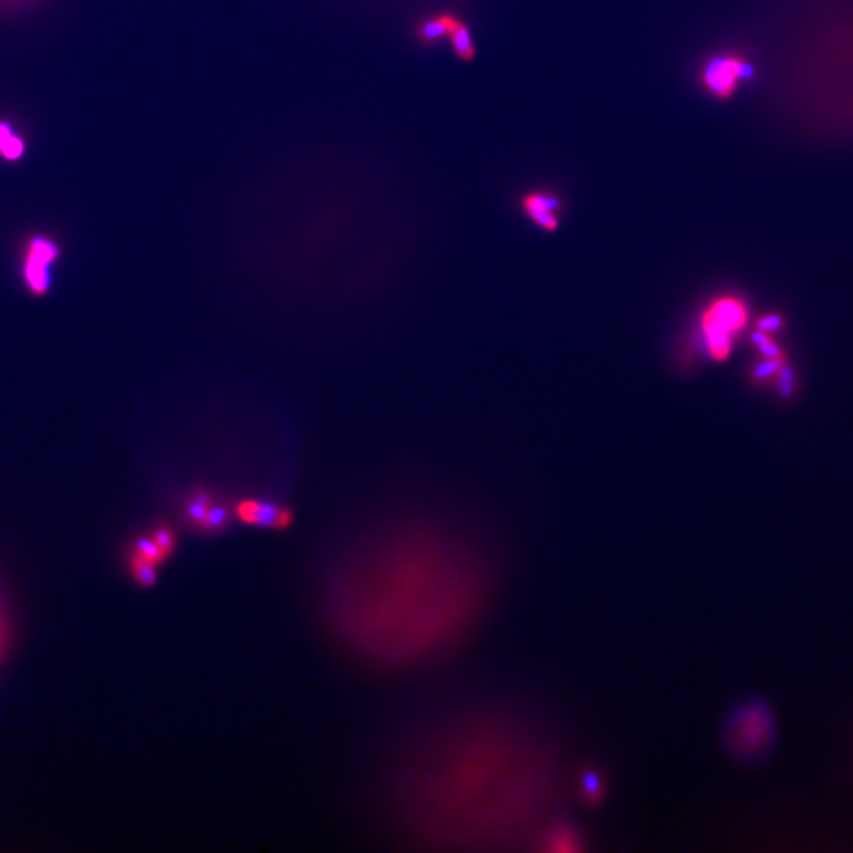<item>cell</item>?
Instances as JSON below:
<instances>
[{
  "label": "cell",
  "instance_id": "1",
  "mask_svg": "<svg viewBox=\"0 0 853 853\" xmlns=\"http://www.w3.org/2000/svg\"><path fill=\"white\" fill-rule=\"evenodd\" d=\"M724 738L735 759L745 763L763 762L778 746L777 712L762 699L741 701L727 719Z\"/></svg>",
  "mask_w": 853,
  "mask_h": 853
},
{
  "label": "cell",
  "instance_id": "2",
  "mask_svg": "<svg viewBox=\"0 0 853 853\" xmlns=\"http://www.w3.org/2000/svg\"><path fill=\"white\" fill-rule=\"evenodd\" d=\"M748 323L749 306L740 295L722 294L711 299L699 316V334L710 361L716 364L729 361Z\"/></svg>",
  "mask_w": 853,
  "mask_h": 853
},
{
  "label": "cell",
  "instance_id": "3",
  "mask_svg": "<svg viewBox=\"0 0 853 853\" xmlns=\"http://www.w3.org/2000/svg\"><path fill=\"white\" fill-rule=\"evenodd\" d=\"M756 66L748 55L737 50L718 51L708 55L697 72V81L705 94L718 102L734 98L738 89L755 80Z\"/></svg>",
  "mask_w": 853,
  "mask_h": 853
},
{
  "label": "cell",
  "instance_id": "4",
  "mask_svg": "<svg viewBox=\"0 0 853 853\" xmlns=\"http://www.w3.org/2000/svg\"><path fill=\"white\" fill-rule=\"evenodd\" d=\"M62 258L61 243L51 236H29L21 246L20 277L25 291L32 298L43 299L53 287V269Z\"/></svg>",
  "mask_w": 853,
  "mask_h": 853
},
{
  "label": "cell",
  "instance_id": "5",
  "mask_svg": "<svg viewBox=\"0 0 853 853\" xmlns=\"http://www.w3.org/2000/svg\"><path fill=\"white\" fill-rule=\"evenodd\" d=\"M520 210L534 227L545 232L559 231L563 201L550 188H534L519 199Z\"/></svg>",
  "mask_w": 853,
  "mask_h": 853
},
{
  "label": "cell",
  "instance_id": "6",
  "mask_svg": "<svg viewBox=\"0 0 853 853\" xmlns=\"http://www.w3.org/2000/svg\"><path fill=\"white\" fill-rule=\"evenodd\" d=\"M457 13L450 11H439L416 22L413 29V35L420 46H438L443 40H448L450 28L456 21Z\"/></svg>",
  "mask_w": 853,
  "mask_h": 853
},
{
  "label": "cell",
  "instance_id": "7",
  "mask_svg": "<svg viewBox=\"0 0 853 853\" xmlns=\"http://www.w3.org/2000/svg\"><path fill=\"white\" fill-rule=\"evenodd\" d=\"M282 508L266 501L242 500L236 506V516L249 526L277 528L279 530V516Z\"/></svg>",
  "mask_w": 853,
  "mask_h": 853
},
{
  "label": "cell",
  "instance_id": "8",
  "mask_svg": "<svg viewBox=\"0 0 853 853\" xmlns=\"http://www.w3.org/2000/svg\"><path fill=\"white\" fill-rule=\"evenodd\" d=\"M448 40L450 48H452V53L456 54L459 61H475L476 54H478L475 39H472L470 25L459 14H457L456 21H454L452 28H450Z\"/></svg>",
  "mask_w": 853,
  "mask_h": 853
},
{
  "label": "cell",
  "instance_id": "9",
  "mask_svg": "<svg viewBox=\"0 0 853 853\" xmlns=\"http://www.w3.org/2000/svg\"><path fill=\"white\" fill-rule=\"evenodd\" d=\"M128 566H131L133 579L143 589H150L157 582V569H155L157 564L144 559V556L133 552V550L128 553Z\"/></svg>",
  "mask_w": 853,
  "mask_h": 853
},
{
  "label": "cell",
  "instance_id": "10",
  "mask_svg": "<svg viewBox=\"0 0 853 853\" xmlns=\"http://www.w3.org/2000/svg\"><path fill=\"white\" fill-rule=\"evenodd\" d=\"M212 506L210 495L206 490H195L187 498L186 504H184V514H186L188 522L194 527H201L202 520Z\"/></svg>",
  "mask_w": 853,
  "mask_h": 853
},
{
  "label": "cell",
  "instance_id": "11",
  "mask_svg": "<svg viewBox=\"0 0 853 853\" xmlns=\"http://www.w3.org/2000/svg\"><path fill=\"white\" fill-rule=\"evenodd\" d=\"M24 154V143L14 135L9 125L0 124V155L7 160H18Z\"/></svg>",
  "mask_w": 853,
  "mask_h": 853
},
{
  "label": "cell",
  "instance_id": "12",
  "mask_svg": "<svg viewBox=\"0 0 853 853\" xmlns=\"http://www.w3.org/2000/svg\"><path fill=\"white\" fill-rule=\"evenodd\" d=\"M133 552L139 553L144 559L153 561L154 564L164 563L168 556L164 550L155 544L153 537H139L133 542Z\"/></svg>",
  "mask_w": 853,
  "mask_h": 853
},
{
  "label": "cell",
  "instance_id": "13",
  "mask_svg": "<svg viewBox=\"0 0 853 853\" xmlns=\"http://www.w3.org/2000/svg\"><path fill=\"white\" fill-rule=\"evenodd\" d=\"M228 520H230L228 509H225L223 506H210L199 530L206 531V533H216L228 526Z\"/></svg>",
  "mask_w": 853,
  "mask_h": 853
},
{
  "label": "cell",
  "instance_id": "14",
  "mask_svg": "<svg viewBox=\"0 0 853 853\" xmlns=\"http://www.w3.org/2000/svg\"><path fill=\"white\" fill-rule=\"evenodd\" d=\"M150 537H153L155 544L164 550L166 556H169L173 552H175L176 534L171 527L166 526V523H160V526L154 528L153 534H150Z\"/></svg>",
  "mask_w": 853,
  "mask_h": 853
}]
</instances>
